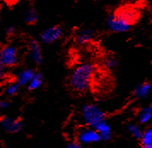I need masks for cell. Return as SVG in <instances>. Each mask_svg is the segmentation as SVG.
Returning <instances> with one entry per match:
<instances>
[{
    "instance_id": "obj_1",
    "label": "cell",
    "mask_w": 152,
    "mask_h": 148,
    "mask_svg": "<svg viewBox=\"0 0 152 148\" xmlns=\"http://www.w3.org/2000/svg\"><path fill=\"white\" fill-rule=\"evenodd\" d=\"M94 71V65L90 62H86L77 66L69 77L70 88L77 93L86 92L90 88Z\"/></svg>"
},
{
    "instance_id": "obj_2",
    "label": "cell",
    "mask_w": 152,
    "mask_h": 148,
    "mask_svg": "<svg viewBox=\"0 0 152 148\" xmlns=\"http://www.w3.org/2000/svg\"><path fill=\"white\" fill-rule=\"evenodd\" d=\"M81 114L85 123L91 128L105 120L104 112L95 104H86L82 107Z\"/></svg>"
},
{
    "instance_id": "obj_3",
    "label": "cell",
    "mask_w": 152,
    "mask_h": 148,
    "mask_svg": "<svg viewBox=\"0 0 152 148\" xmlns=\"http://www.w3.org/2000/svg\"><path fill=\"white\" fill-rule=\"evenodd\" d=\"M106 26L112 33H123L128 32L131 29L132 25L130 24L128 21L124 20L123 18L113 13L108 15L106 19Z\"/></svg>"
},
{
    "instance_id": "obj_4",
    "label": "cell",
    "mask_w": 152,
    "mask_h": 148,
    "mask_svg": "<svg viewBox=\"0 0 152 148\" xmlns=\"http://www.w3.org/2000/svg\"><path fill=\"white\" fill-rule=\"evenodd\" d=\"M0 60L6 68H12L18 63V51L14 45L6 44L0 49Z\"/></svg>"
},
{
    "instance_id": "obj_5",
    "label": "cell",
    "mask_w": 152,
    "mask_h": 148,
    "mask_svg": "<svg viewBox=\"0 0 152 148\" xmlns=\"http://www.w3.org/2000/svg\"><path fill=\"white\" fill-rule=\"evenodd\" d=\"M63 30L61 26L55 25L45 29L40 33V41L44 44H51L62 38Z\"/></svg>"
},
{
    "instance_id": "obj_6",
    "label": "cell",
    "mask_w": 152,
    "mask_h": 148,
    "mask_svg": "<svg viewBox=\"0 0 152 148\" xmlns=\"http://www.w3.org/2000/svg\"><path fill=\"white\" fill-rule=\"evenodd\" d=\"M101 137L94 128H85L78 134V141L80 144H92L99 141Z\"/></svg>"
},
{
    "instance_id": "obj_7",
    "label": "cell",
    "mask_w": 152,
    "mask_h": 148,
    "mask_svg": "<svg viewBox=\"0 0 152 148\" xmlns=\"http://www.w3.org/2000/svg\"><path fill=\"white\" fill-rule=\"evenodd\" d=\"M22 122L18 118H4L0 120V128L7 133H17L22 128Z\"/></svg>"
},
{
    "instance_id": "obj_8",
    "label": "cell",
    "mask_w": 152,
    "mask_h": 148,
    "mask_svg": "<svg viewBox=\"0 0 152 148\" xmlns=\"http://www.w3.org/2000/svg\"><path fill=\"white\" fill-rule=\"evenodd\" d=\"M28 53L31 61L35 65H40L43 61V53L39 41L31 39L28 42Z\"/></svg>"
},
{
    "instance_id": "obj_9",
    "label": "cell",
    "mask_w": 152,
    "mask_h": 148,
    "mask_svg": "<svg viewBox=\"0 0 152 148\" xmlns=\"http://www.w3.org/2000/svg\"><path fill=\"white\" fill-rule=\"evenodd\" d=\"M115 15H119L120 17L123 18L124 20L128 21L130 24L133 25L138 19V11L132 7H121L114 12Z\"/></svg>"
},
{
    "instance_id": "obj_10",
    "label": "cell",
    "mask_w": 152,
    "mask_h": 148,
    "mask_svg": "<svg viewBox=\"0 0 152 148\" xmlns=\"http://www.w3.org/2000/svg\"><path fill=\"white\" fill-rule=\"evenodd\" d=\"M96 33L92 29L86 28L80 30L75 35V41L79 45H86L94 40Z\"/></svg>"
},
{
    "instance_id": "obj_11",
    "label": "cell",
    "mask_w": 152,
    "mask_h": 148,
    "mask_svg": "<svg viewBox=\"0 0 152 148\" xmlns=\"http://www.w3.org/2000/svg\"><path fill=\"white\" fill-rule=\"evenodd\" d=\"M35 72L34 71L33 68L27 67L22 69L21 72H19V73L16 76V81L15 83L20 86V87H23V86H27L28 83L32 79L33 76L34 75Z\"/></svg>"
},
{
    "instance_id": "obj_12",
    "label": "cell",
    "mask_w": 152,
    "mask_h": 148,
    "mask_svg": "<svg viewBox=\"0 0 152 148\" xmlns=\"http://www.w3.org/2000/svg\"><path fill=\"white\" fill-rule=\"evenodd\" d=\"M39 20V14L35 7L29 5L23 13V21L28 26H34Z\"/></svg>"
},
{
    "instance_id": "obj_13",
    "label": "cell",
    "mask_w": 152,
    "mask_h": 148,
    "mask_svg": "<svg viewBox=\"0 0 152 148\" xmlns=\"http://www.w3.org/2000/svg\"><path fill=\"white\" fill-rule=\"evenodd\" d=\"M151 84L149 82H144L138 84L133 91L134 96L138 99H145L146 98L151 92Z\"/></svg>"
},
{
    "instance_id": "obj_14",
    "label": "cell",
    "mask_w": 152,
    "mask_h": 148,
    "mask_svg": "<svg viewBox=\"0 0 152 148\" xmlns=\"http://www.w3.org/2000/svg\"><path fill=\"white\" fill-rule=\"evenodd\" d=\"M94 128L97 130V132L99 134L101 140L104 141H109L111 137V128L110 124L104 120L101 123L97 124Z\"/></svg>"
},
{
    "instance_id": "obj_15",
    "label": "cell",
    "mask_w": 152,
    "mask_h": 148,
    "mask_svg": "<svg viewBox=\"0 0 152 148\" xmlns=\"http://www.w3.org/2000/svg\"><path fill=\"white\" fill-rule=\"evenodd\" d=\"M42 83H43V75L39 72H35L34 75L33 76L32 79L28 83L27 87L28 90L33 91L41 87Z\"/></svg>"
},
{
    "instance_id": "obj_16",
    "label": "cell",
    "mask_w": 152,
    "mask_h": 148,
    "mask_svg": "<svg viewBox=\"0 0 152 148\" xmlns=\"http://www.w3.org/2000/svg\"><path fill=\"white\" fill-rule=\"evenodd\" d=\"M138 121L140 123L145 124L152 120V107H145L138 112Z\"/></svg>"
},
{
    "instance_id": "obj_17",
    "label": "cell",
    "mask_w": 152,
    "mask_h": 148,
    "mask_svg": "<svg viewBox=\"0 0 152 148\" xmlns=\"http://www.w3.org/2000/svg\"><path fill=\"white\" fill-rule=\"evenodd\" d=\"M127 130L135 139H137V140L141 139L142 135H143V131L141 130V128H139L138 125L133 124V123H130L127 126Z\"/></svg>"
},
{
    "instance_id": "obj_18",
    "label": "cell",
    "mask_w": 152,
    "mask_h": 148,
    "mask_svg": "<svg viewBox=\"0 0 152 148\" xmlns=\"http://www.w3.org/2000/svg\"><path fill=\"white\" fill-rule=\"evenodd\" d=\"M140 140L143 147L152 145V128H148L145 132H143V135Z\"/></svg>"
},
{
    "instance_id": "obj_19",
    "label": "cell",
    "mask_w": 152,
    "mask_h": 148,
    "mask_svg": "<svg viewBox=\"0 0 152 148\" xmlns=\"http://www.w3.org/2000/svg\"><path fill=\"white\" fill-rule=\"evenodd\" d=\"M105 67L108 69H114L117 67L118 65V60L116 57H115L114 55H109L107 56L104 61Z\"/></svg>"
},
{
    "instance_id": "obj_20",
    "label": "cell",
    "mask_w": 152,
    "mask_h": 148,
    "mask_svg": "<svg viewBox=\"0 0 152 148\" xmlns=\"http://www.w3.org/2000/svg\"><path fill=\"white\" fill-rule=\"evenodd\" d=\"M20 86L16 83H13L10 85H8L6 89H5V94H7L8 96H14L15 94L19 92L20 89Z\"/></svg>"
},
{
    "instance_id": "obj_21",
    "label": "cell",
    "mask_w": 152,
    "mask_h": 148,
    "mask_svg": "<svg viewBox=\"0 0 152 148\" xmlns=\"http://www.w3.org/2000/svg\"><path fill=\"white\" fill-rule=\"evenodd\" d=\"M15 33V27L14 26H9L5 30V33L7 36H13Z\"/></svg>"
},
{
    "instance_id": "obj_22",
    "label": "cell",
    "mask_w": 152,
    "mask_h": 148,
    "mask_svg": "<svg viewBox=\"0 0 152 148\" xmlns=\"http://www.w3.org/2000/svg\"><path fill=\"white\" fill-rule=\"evenodd\" d=\"M66 148H83V147H82V144H80L79 141H75L70 142Z\"/></svg>"
},
{
    "instance_id": "obj_23",
    "label": "cell",
    "mask_w": 152,
    "mask_h": 148,
    "mask_svg": "<svg viewBox=\"0 0 152 148\" xmlns=\"http://www.w3.org/2000/svg\"><path fill=\"white\" fill-rule=\"evenodd\" d=\"M6 74V67L2 64L1 60H0V78H3Z\"/></svg>"
},
{
    "instance_id": "obj_24",
    "label": "cell",
    "mask_w": 152,
    "mask_h": 148,
    "mask_svg": "<svg viewBox=\"0 0 152 148\" xmlns=\"http://www.w3.org/2000/svg\"><path fill=\"white\" fill-rule=\"evenodd\" d=\"M10 106V102L6 100H2L0 101V108L1 109H6Z\"/></svg>"
},
{
    "instance_id": "obj_25",
    "label": "cell",
    "mask_w": 152,
    "mask_h": 148,
    "mask_svg": "<svg viewBox=\"0 0 152 148\" xmlns=\"http://www.w3.org/2000/svg\"><path fill=\"white\" fill-rule=\"evenodd\" d=\"M3 1L9 6H12L15 4H17V2H19V0H3Z\"/></svg>"
},
{
    "instance_id": "obj_26",
    "label": "cell",
    "mask_w": 152,
    "mask_h": 148,
    "mask_svg": "<svg viewBox=\"0 0 152 148\" xmlns=\"http://www.w3.org/2000/svg\"><path fill=\"white\" fill-rule=\"evenodd\" d=\"M143 148H152V145H151V146H145V147H143Z\"/></svg>"
},
{
    "instance_id": "obj_27",
    "label": "cell",
    "mask_w": 152,
    "mask_h": 148,
    "mask_svg": "<svg viewBox=\"0 0 152 148\" xmlns=\"http://www.w3.org/2000/svg\"><path fill=\"white\" fill-rule=\"evenodd\" d=\"M0 24H1V17H0Z\"/></svg>"
},
{
    "instance_id": "obj_28",
    "label": "cell",
    "mask_w": 152,
    "mask_h": 148,
    "mask_svg": "<svg viewBox=\"0 0 152 148\" xmlns=\"http://www.w3.org/2000/svg\"><path fill=\"white\" fill-rule=\"evenodd\" d=\"M151 72H152V67H151Z\"/></svg>"
}]
</instances>
